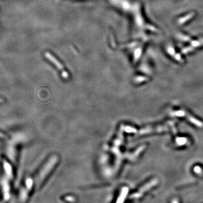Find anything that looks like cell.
<instances>
[{
  "label": "cell",
  "instance_id": "cell-4",
  "mask_svg": "<svg viewBox=\"0 0 203 203\" xmlns=\"http://www.w3.org/2000/svg\"><path fill=\"white\" fill-rule=\"evenodd\" d=\"M186 138H178L177 139V142L178 143V144H180V145H182L183 144H184L186 142Z\"/></svg>",
  "mask_w": 203,
  "mask_h": 203
},
{
  "label": "cell",
  "instance_id": "cell-1",
  "mask_svg": "<svg viewBox=\"0 0 203 203\" xmlns=\"http://www.w3.org/2000/svg\"><path fill=\"white\" fill-rule=\"evenodd\" d=\"M58 162V157L55 155H54L51 156L50 159L48 161L46 164H45V166L41 171L40 175V180L43 179L48 173L52 169L54 166L56 164V163Z\"/></svg>",
  "mask_w": 203,
  "mask_h": 203
},
{
  "label": "cell",
  "instance_id": "cell-2",
  "mask_svg": "<svg viewBox=\"0 0 203 203\" xmlns=\"http://www.w3.org/2000/svg\"><path fill=\"white\" fill-rule=\"evenodd\" d=\"M47 57H48V59H49L52 63H53V64H54L58 69H59L61 71L62 76H63V77H64L66 79L68 77V74L64 70V68H63L62 65L58 61H57L55 58H54V57H52V56H51L50 55H49V54L47 55Z\"/></svg>",
  "mask_w": 203,
  "mask_h": 203
},
{
  "label": "cell",
  "instance_id": "cell-3",
  "mask_svg": "<svg viewBox=\"0 0 203 203\" xmlns=\"http://www.w3.org/2000/svg\"><path fill=\"white\" fill-rule=\"evenodd\" d=\"M188 119L189 120H190V121L191 122H193V124H195V125H197V126H200V127H202L203 125V124L202 122L197 121L196 119H194L192 116H188Z\"/></svg>",
  "mask_w": 203,
  "mask_h": 203
},
{
  "label": "cell",
  "instance_id": "cell-5",
  "mask_svg": "<svg viewBox=\"0 0 203 203\" xmlns=\"http://www.w3.org/2000/svg\"><path fill=\"white\" fill-rule=\"evenodd\" d=\"M125 132H128V133H135L137 132L135 129H134L132 127H129V126L125 127Z\"/></svg>",
  "mask_w": 203,
  "mask_h": 203
},
{
  "label": "cell",
  "instance_id": "cell-6",
  "mask_svg": "<svg viewBox=\"0 0 203 203\" xmlns=\"http://www.w3.org/2000/svg\"><path fill=\"white\" fill-rule=\"evenodd\" d=\"M184 112L182 111H177L175 112L174 113V115L175 116H182L183 115H184Z\"/></svg>",
  "mask_w": 203,
  "mask_h": 203
}]
</instances>
